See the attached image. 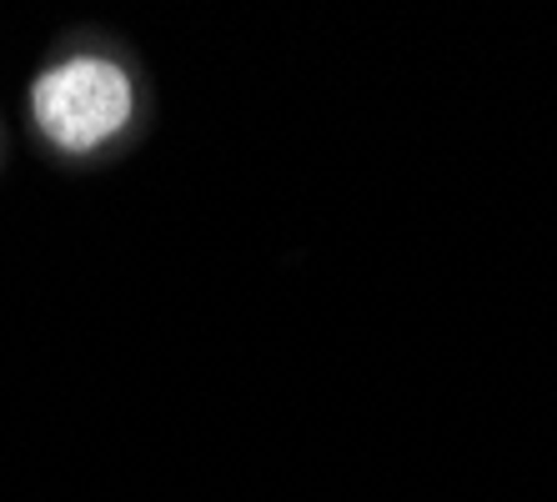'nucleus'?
Returning a JSON list of instances; mask_svg holds the SVG:
<instances>
[{"instance_id":"f257e3e1","label":"nucleus","mask_w":557,"mask_h":502,"mask_svg":"<svg viewBox=\"0 0 557 502\" xmlns=\"http://www.w3.org/2000/svg\"><path fill=\"white\" fill-rule=\"evenodd\" d=\"M141 56L101 30H71L26 81V131L65 171H101L136 151L151 126Z\"/></svg>"},{"instance_id":"f03ea898","label":"nucleus","mask_w":557,"mask_h":502,"mask_svg":"<svg viewBox=\"0 0 557 502\" xmlns=\"http://www.w3.org/2000/svg\"><path fill=\"white\" fill-rule=\"evenodd\" d=\"M0 167H5V126H0Z\"/></svg>"}]
</instances>
